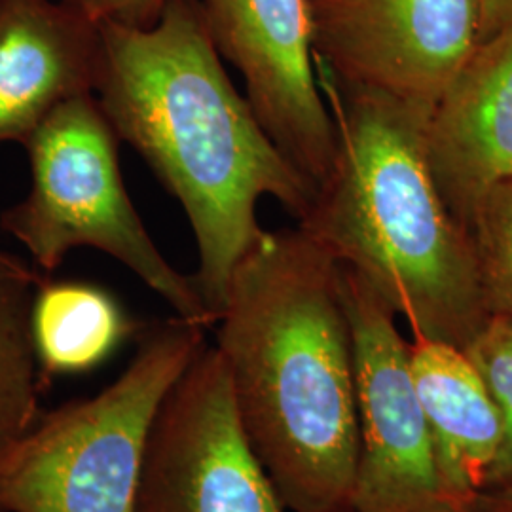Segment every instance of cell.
Instances as JSON below:
<instances>
[{
    "label": "cell",
    "instance_id": "cell-1",
    "mask_svg": "<svg viewBox=\"0 0 512 512\" xmlns=\"http://www.w3.org/2000/svg\"><path fill=\"white\" fill-rule=\"evenodd\" d=\"M99 25L93 95L120 143L181 203L200 256L192 279L217 325L230 277L266 232L260 198L300 220L315 190L234 86L194 0H167L150 27Z\"/></svg>",
    "mask_w": 512,
    "mask_h": 512
},
{
    "label": "cell",
    "instance_id": "cell-2",
    "mask_svg": "<svg viewBox=\"0 0 512 512\" xmlns=\"http://www.w3.org/2000/svg\"><path fill=\"white\" fill-rule=\"evenodd\" d=\"M215 327L241 429L285 509L351 511L359 425L340 264L298 226L264 232Z\"/></svg>",
    "mask_w": 512,
    "mask_h": 512
},
{
    "label": "cell",
    "instance_id": "cell-3",
    "mask_svg": "<svg viewBox=\"0 0 512 512\" xmlns=\"http://www.w3.org/2000/svg\"><path fill=\"white\" fill-rule=\"evenodd\" d=\"M336 152L298 228L359 275L414 340L463 351L492 317L467 230L425 156V118L376 93L340 86L315 65Z\"/></svg>",
    "mask_w": 512,
    "mask_h": 512
},
{
    "label": "cell",
    "instance_id": "cell-4",
    "mask_svg": "<svg viewBox=\"0 0 512 512\" xmlns=\"http://www.w3.org/2000/svg\"><path fill=\"white\" fill-rule=\"evenodd\" d=\"M205 330L177 315L154 323L116 382L40 412L0 448V511L135 512L152 423L207 346Z\"/></svg>",
    "mask_w": 512,
    "mask_h": 512
},
{
    "label": "cell",
    "instance_id": "cell-5",
    "mask_svg": "<svg viewBox=\"0 0 512 512\" xmlns=\"http://www.w3.org/2000/svg\"><path fill=\"white\" fill-rule=\"evenodd\" d=\"M23 147L31 188L0 213V228L37 268L52 274L71 251L92 247L124 264L177 317L215 327L192 275L171 266L131 202L118 162L120 139L93 93L59 105Z\"/></svg>",
    "mask_w": 512,
    "mask_h": 512
},
{
    "label": "cell",
    "instance_id": "cell-6",
    "mask_svg": "<svg viewBox=\"0 0 512 512\" xmlns=\"http://www.w3.org/2000/svg\"><path fill=\"white\" fill-rule=\"evenodd\" d=\"M348 313L359 459L351 511L459 512L440 478L395 313L365 281L340 266Z\"/></svg>",
    "mask_w": 512,
    "mask_h": 512
},
{
    "label": "cell",
    "instance_id": "cell-7",
    "mask_svg": "<svg viewBox=\"0 0 512 512\" xmlns=\"http://www.w3.org/2000/svg\"><path fill=\"white\" fill-rule=\"evenodd\" d=\"M313 65L429 118L480 42L476 0H308Z\"/></svg>",
    "mask_w": 512,
    "mask_h": 512
},
{
    "label": "cell",
    "instance_id": "cell-8",
    "mask_svg": "<svg viewBox=\"0 0 512 512\" xmlns=\"http://www.w3.org/2000/svg\"><path fill=\"white\" fill-rule=\"evenodd\" d=\"M135 512H285L241 429L215 346L198 353L156 414Z\"/></svg>",
    "mask_w": 512,
    "mask_h": 512
},
{
    "label": "cell",
    "instance_id": "cell-9",
    "mask_svg": "<svg viewBox=\"0 0 512 512\" xmlns=\"http://www.w3.org/2000/svg\"><path fill=\"white\" fill-rule=\"evenodd\" d=\"M222 59L275 147L317 190L327 181L336 131L319 90L308 0H194Z\"/></svg>",
    "mask_w": 512,
    "mask_h": 512
},
{
    "label": "cell",
    "instance_id": "cell-10",
    "mask_svg": "<svg viewBox=\"0 0 512 512\" xmlns=\"http://www.w3.org/2000/svg\"><path fill=\"white\" fill-rule=\"evenodd\" d=\"M423 145L442 200L465 228L480 196L512 179V21L478 42L431 110Z\"/></svg>",
    "mask_w": 512,
    "mask_h": 512
},
{
    "label": "cell",
    "instance_id": "cell-11",
    "mask_svg": "<svg viewBox=\"0 0 512 512\" xmlns=\"http://www.w3.org/2000/svg\"><path fill=\"white\" fill-rule=\"evenodd\" d=\"M101 25L61 0H0V145H25L59 105L95 90Z\"/></svg>",
    "mask_w": 512,
    "mask_h": 512
},
{
    "label": "cell",
    "instance_id": "cell-12",
    "mask_svg": "<svg viewBox=\"0 0 512 512\" xmlns=\"http://www.w3.org/2000/svg\"><path fill=\"white\" fill-rule=\"evenodd\" d=\"M410 366L442 484L463 511L486 488L499 450L497 408L461 349L412 340Z\"/></svg>",
    "mask_w": 512,
    "mask_h": 512
},
{
    "label": "cell",
    "instance_id": "cell-13",
    "mask_svg": "<svg viewBox=\"0 0 512 512\" xmlns=\"http://www.w3.org/2000/svg\"><path fill=\"white\" fill-rule=\"evenodd\" d=\"M133 330L135 323L105 289L42 277L31 308V336L42 378L92 370Z\"/></svg>",
    "mask_w": 512,
    "mask_h": 512
},
{
    "label": "cell",
    "instance_id": "cell-14",
    "mask_svg": "<svg viewBox=\"0 0 512 512\" xmlns=\"http://www.w3.org/2000/svg\"><path fill=\"white\" fill-rule=\"evenodd\" d=\"M42 275L0 247V448L40 416V368L31 308Z\"/></svg>",
    "mask_w": 512,
    "mask_h": 512
},
{
    "label": "cell",
    "instance_id": "cell-15",
    "mask_svg": "<svg viewBox=\"0 0 512 512\" xmlns=\"http://www.w3.org/2000/svg\"><path fill=\"white\" fill-rule=\"evenodd\" d=\"M465 228L488 310L512 319V179L480 196Z\"/></svg>",
    "mask_w": 512,
    "mask_h": 512
},
{
    "label": "cell",
    "instance_id": "cell-16",
    "mask_svg": "<svg viewBox=\"0 0 512 512\" xmlns=\"http://www.w3.org/2000/svg\"><path fill=\"white\" fill-rule=\"evenodd\" d=\"M490 393L501 421V442L486 488L512 484V319L492 315L463 349ZM484 488V490H486Z\"/></svg>",
    "mask_w": 512,
    "mask_h": 512
},
{
    "label": "cell",
    "instance_id": "cell-17",
    "mask_svg": "<svg viewBox=\"0 0 512 512\" xmlns=\"http://www.w3.org/2000/svg\"><path fill=\"white\" fill-rule=\"evenodd\" d=\"M97 23H114L126 27L154 25L167 0H61Z\"/></svg>",
    "mask_w": 512,
    "mask_h": 512
},
{
    "label": "cell",
    "instance_id": "cell-18",
    "mask_svg": "<svg viewBox=\"0 0 512 512\" xmlns=\"http://www.w3.org/2000/svg\"><path fill=\"white\" fill-rule=\"evenodd\" d=\"M480 40L492 37L512 21V0H476Z\"/></svg>",
    "mask_w": 512,
    "mask_h": 512
},
{
    "label": "cell",
    "instance_id": "cell-19",
    "mask_svg": "<svg viewBox=\"0 0 512 512\" xmlns=\"http://www.w3.org/2000/svg\"><path fill=\"white\" fill-rule=\"evenodd\" d=\"M467 512H512V484L486 488L473 495L463 507Z\"/></svg>",
    "mask_w": 512,
    "mask_h": 512
},
{
    "label": "cell",
    "instance_id": "cell-20",
    "mask_svg": "<svg viewBox=\"0 0 512 512\" xmlns=\"http://www.w3.org/2000/svg\"><path fill=\"white\" fill-rule=\"evenodd\" d=\"M346 512H355V511H346Z\"/></svg>",
    "mask_w": 512,
    "mask_h": 512
},
{
    "label": "cell",
    "instance_id": "cell-21",
    "mask_svg": "<svg viewBox=\"0 0 512 512\" xmlns=\"http://www.w3.org/2000/svg\"><path fill=\"white\" fill-rule=\"evenodd\" d=\"M459 512H467V511H459Z\"/></svg>",
    "mask_w": 512,
    "mask_h": 512
},
{
    "label": "cell",
    "instance_id": "cell-22",
    "mask_svg": "<svg viewBox=\"0 0 512 512\" xmlns=\"http://www.w3.org/2000/svg\"><path fill=\"white\" fill-rule=\"evenodd\" d=\"M0 512H4V511H0Z\"/></svg>",
    "mask_w": 512,
    "mask_h": 512
}]
</instances>
